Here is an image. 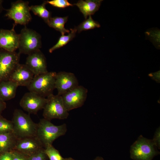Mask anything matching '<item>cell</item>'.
<instances>
[{
  "mask_svg": "<svg viewBox=\"0 0 160 160\" xmlns=\"http://www.w3.org/2000/svg\"><path fill=\"white\" fill-rule=\"evenodd\" d=\"M67 130L66 124L56 125L50 121L44 118L41 119L37 124L36 136L45 148L52 145L56 139L65 135Z\"/></svg>",
  "mask_w": 160,
  "mask_h": 160,
  "instance_id": "obj_1",
  "label": "cell"
},
{
  "mask_svg": "<svg viewBox=\"0 0 160 160\" xmlns=\"http://www.w3.org/2000/svg\"><path fill=\"white\" fill-rule=\"evenodd\" d=\"M13 131L18 139L36 136L37 124L34 122L29 114L16 109L12 120Z\"/></svg>",
  "mask_w": 160,
  "mask_h": 160,
  "instance_id": "obj_2",
  "label": "cell"
},
{
  "mask_svg": "<svg viewBox=\"0 0 160 160\" xmlns=\"http://www.w3.org/2000/svg\"><path fill=\"white\" fill-rule=\"evenodd\" d=\"M57 73L47 72L34 76L30 84L27 87L29 92L41 97H47L53 94L55 89V82Z\"/></svg>",
  "mask_w": 160,
  "mask_h": 160,
  "instance_id": "obj_3",
  "label": "cell"
},
{
  "mask_svg": "<svg viewBox=\"0 0 160 160\" xmlns=\"http://www.w3.org/2000/svg\"><path fill=\"white\" fill-rule=\"evenodd\" d=\"M152 140L140 135L131 146L130 157L134 160H152L159 154Z\"/></svg>",
  "mask_w": 160,
  "mask_h": 160,
  "instance_id": "obj_4",
  "label": "cell"
},
{
  "mask_svg": "<svg viewBox=\"0 0 160 160\" xmlns=\"http://www.w3.org/2000/svg\"><path fill=\"white\" fill-rule=\"evenodd\" d=\"M41 37L35 31L26 26L19 34V52L28 55L40 50L41 47Z\"/></svg>",
  "mask_w": 160,
  "mask_h": 160,
  "instance_id": "obj_5",
  "label": "cell"
},
{
  "mask_svg": "<svg viewBox=\"0 0 160 160\" xmlns=\"http://www.w3.org/2000/svg\"><path fill=\"white\" fill-rule=\"evenodd\" d=\"M43 108L44 118L50 121L53 119H64L69 116L64 105L61 96L51 94L47 97Z\"/></svg>",
  "mask_w": 160,
  "mask_h": 160,
  "instance_id": "obj_6",
  "label": "cell"
},
{
  "mask_svg": "<svg viewBox=\"0 0 160 160\" xmlns=\"http://www.w3.org/2000/svg\"><path fill=\"white\" fill-rule=\"evenodd\" d=\"M28 4V1L22 0L12 3L11 7L7 10L5 16L13 20L15 25H26L32 18Z\"/></svg>",
  "mask_w": 160,
  "mask_h": 160,
  "instance_id": "obj_7",
  "label": "cell"
},
{
  "mask_svg": "<svg viewBox=\"0 0 160 160\" xmlns=\"http://www.w3.org/2000/svg\"><path fill=\"white\" fill-rule=\"evenodd\" d=\"M20 54L0 49V82L9 80L19 64Z\"/></svg>",
  "mask_w": 160,
  "mask_h": 160,
  "instance_id": "obj_8",
  "label": "cell"
},
{
  "mask_svg": "<svg viewBox=\"0 0 160 160\" xmlns=\"http://www.w3.org/2000/svg\"><path fill=\"white\" fill-rule=\"evenodd\" d=\"M87 93V88L79 85L62 95L64 105L67 111L82 106L86 100Z\"/></svg>",
  "mask_w": 160,
  "mask_h": 160,
  "instance_id": "obj_9",
  "label": "cell"
},
{
  "mask_svg": "<svg viewBox=\"0 0 160 160\" xmlns=\"http://www.w3.org/2000/svg\"><path fill=\"white\" fill-rule=\"evenodd\" d=\"M47 100V98L29 92L24 94L20 102L21 107L29 113L36 114L43 109Z\"/></svg>",
  "mask_w": 160,
  "mask_h": 160,
  "instance_id": "obj_10",
  "label": "cell"
},
{
  "mask_svg": "<svg viewBox=\"0 0 160 160\" xmlns=\"http://www.w3.org/2000/svg\"><path fill=\"white\" fill-rule=\"evenodd\" d=\"M79 85L78 81L74 73L65 71L57 73L55 87L57 95L61 96Z\"/></svg>",
  "mask_w": 160,
  "mask_h": 160,
  "instance_id": "obj_11",
  "label": "cell"
},
{
  "mask_svg": "<svg viewBox=\"0 0 160 160\" xmlns=\"http://www.w3.org/2000/svg\"><path fill=\"white\" fill-rule=\"evenodd\" d=\"M44 148L39 140L34 136L18 139L13 150L29 156Z\"/></svg>",
  "mask_w": 160,
  "mask_h": 160,
  "instance_id": "obj_12",
  "label": "cell"
},
{
  "mask_svg": "<svg viewBox=\"0 0 160 160\" xmlns=\"http://www.w3.org/2000/svg\"><path fill=\"white\" fill-rule=\"evenodd\" d=\"M25 64L34 76L48 72L46 58L40 50L28 55Z\"/></svg>",
  "mask_w": 160,
  "mask_h": 160,
  "instance_id": "obj_13",
  "label": "cell"
},
{
  "mask_svg": "<svg viewBox=\"0 0 160 160\" xmlns=\"http://www.w3.org/2000/svg\"><path fill=\"white\" fill-rule=\"evenodd\" d=\"M15 25L10 30L0 29V49L10 52L18 49L19 34L14 30Z\"/></svg>",
  "mask_w": 160,
  "mask_h": 160,
  "instance_id": "obj_14",
  "label": "cell"
},
{
  "mask_svg": "<svg viewBox=\"0 0 160 160\" xmlns=\"http://www.w3.org/2000/svg\"><path fill=\"white\" fill-rule=\"evenodd\" d=\"M34 76L25 64H19L11 74L9 80L18 86L27 87Z\"/></svg>",
  "mask_w": 160,
  "mask_h": 160,
  "instance_id": "obj_15",
  "label": "cell"
},
{
  "mask_svg": "<svg viewBox=\"0 0 160 160\" xmlns=\"http://www.w3.org/2000/svg\"><path fill=\"white\" fill-rule=\"evenodd\" d=\"M102 0H80L74 5H76L83 14L85 19L97 11L101 5Z\"/></svg>",
  "mask_w": 160,
  "mask_h": 160,
  "instance_id": "obj_16",
  "label": "cell"
},
{
  "mask_svg": "<svg viewBox=\"0 0 160 160\" xmlns=\"http://www.w3.org/2000/svg\"><path fill=\"white\" fill-rule=\"evenodd\" d=\"M17 140L12 132L0 133V153L13 150Z\"/></svg>",
  "mask_w": 160,
  "mask_h": 160,
  "instance_id": "obj_17",
  "label": "cell"
},
{
  "mask_svg": "<svg viewBox=\"0 0 160 160\" xmlns=\"http://www.w3.org/2000/svg\"><path fill=\"white\" fill-rule=\"evenodd\" d=\"M18 86L9 80L0 82V98L5 101L14 98L15 96Z\"/></svg>",
  "mask_w": 160,
  "mask_h": 160,
  "instance_id": "obj_18",
  "label": "cell"
},
{
  "mask_svg": "<svg viewBox=\"0 0 160 160\" xmlns=\"http://www.w3.org/2000/svg\"><path fill=\"white\" fill-rule=\"evenodd\" d=\"M68 18V17H51L47 24L50 27L59 31L62 35H64L66 33H69L70 32L69 30L65 29L64 27Z\"/></svg>",
  "mask_w": 160,
  "mask_h": 160,
  "instance_id": "obj_19",
  "label": "cell"
},
{
  "mask_svg": "<svg viewBox=\"0 0 160 160\" xmlns=\"http://www.w3.org/2000/svg\"><path fill=\"white\" fill-rule=\"evenodd\" d=\"M47 4L46 1H44L40 5H32L30 8L34 14L42 18L47 23L51 17V13L46 8Z\"/></svg>",
  "mask_w": 160,
  "mask_h": 160,
  "instance_id": "obj_20",
  "label": "cell"
},
{
  "mask_svg": "<svg viewBox=\"0 0 160 160\" xmlns=\"http://www.w3.org/2000/svg\"><path fill=\"white\" fill-rule=\"evenodd\" d=\"M70 30L71 31L68 35H62L60 37L57 42L49 49L50 53H51L54 50L64 46L75 37L77 31L76 27Z\"/></svg>",
  "mask_w": 160,
  "mask_h": 160,
  "instance_id": "obj_21",
  "label": "cell"
},
{
  "mask_svg": "<svg viewBox=\"0 0 160 160\" xmlns=\"http://www.w3.org/2000/svg\"><path fill=\"white\" fill-rule=\"evenodd\" d=\"M86 19L77 27H76L78 32L100 27V24L94 20L91 16H89V17Z\"/></svg>",
  "mask_w": 160,
  "mask_h": 160,
  "instance_id": "obj_22",
  "label": "cell"
},
{
  "mask_svg": "<svg viewBox=\"0 0 160 160\" xmlns=\"http://www.w3.org/2000/svg\"><path fill=\"white\" fill-rule=\"evenodd\" d=\"M44 152L49 160H63L59 151L52 145L48 146L44 149Z\"/></svg>",
  "mask_w": 160,
  "mask_h": 160,
  "instance_id": "obj_23",
  "label": "cell"
},
{
  "mask_svg": "<svg viewBox=\"0 0 160 160\" xmlns=\"http://www.w3.org/2000/svg\"><path fill=\"white\" fill-rule=\"evenodd\" d=\"M12 131V121L7 120L0 114V133Z\"/></svg>",
  "mask_w": 160,
  "mask_h": 160,
  "instance_id": "obj_24",
  "label": "cell"
},
{
  "mask_svg": "<svg viewBox=\"0 0 160 160\" xmlns=\"http://www.w3.org/2000/svg\"><path fill=\"white\" fill-rule=\"evenodd\" d=\"M46 2L47 3L53 7L60 8L73 6L74 5L69 3L67 0H52L47 1Z\"/></svg>",
  "mask_w": 160,
  "mask_h": 160,
  "instance_id": "obj_25",
  "label": "cell"
},
{
  "mask_svg": "<svg viewBox=\"0 0 160 160\" xmlns=\"http://www.w3.org/2000/svg\"><path fill=\"white\" fill-rule=\"evenodd\" d=\"M44 150V149L28 156V160H46L47 156Z\"/></svg>",
  "mask_w": 160,
  "mask_h": 160,
  "instance_id": "obj_26",
  "label": "cell"
},
{
  "mask_svg": "<svg viewBox=\"0 0 160 160\" xmlns=\"http://www.w3.org/2000/svg\"><path fill=\"white\" fill-rule=\"evenodd\" d=\"M12 160H28V156L15 150L12 151Z\"/></svg>",
  "mask_w": 160,
  "mask_h": 160,
  "instance_id": "obj_27",
  "label": "cell"
},
{
  "mask_svg": "<svg viewBox=\"0 0 160 160\" xmlns=\"http://www.w3.org/2000/svg\"><path fill=\"white\" fill-rule=\"evenodd\" d=\"M160 128L159 127L156 130L153 138L152 140L158 149L160 148Z\"/></svg>",
  "mask_w": 160,
  "mask_h": 160,
  "instance_id": "obj_28",
  "label": "cell"
},
{
  "mask_svg": "<svg viewBox=\"0 0 160 160\" xmlns=\"http://www.w3.org/2000/svg\"><path fill=\"white\" fill-rule=\"evenodd\" d=\"M0 160H12V151L0 153Z\"/></svg>",
  "mask_w": 160,
  "mask_h": 160,
  "instance_id": "obj_29",
  "label": "cell"
},
{
  "mask_svg": "<svg viewBox=\"0 0 160 160\" xmlns=\"http://www.w3.org/2000/svg\"><path fill=\"white\" fill-rule=\"evenodd\" d=\"M6 108V104L5 101L0 98V114Z\"/></svg>",
  "mask_w": 160,
  "mask_h": 160,
  "instance_id": "obj_30",
  "label": "cell"
},
{
  "mask_svg": "<svg viewBox=\"0 0 160 160\" xmlns=\"http://www.w3.org/2000/svg\"><path fill=\"white\" fill-rule=\"evenodd\" d=\"M3 2V0H0V13H1L4 9L2 6Z\"/></svg>",
  "mask_w": 160,
  "mask_h": 160,
  "instance_id": "obj_31",
  "label": "cell"
},
{
  "mask_svg": "<svg viewBox=\"0 0 160 160\" xmlns=\"http://www.w3.org/2000/svg\"><path fill=\"white\" fill-rule=\"evenodd\" d=\"M94 160H104V159L101 157L98 156L96 157Z\"/></svg>",
  "mask_w": 160,
  "mask_h": 160,
  "instance_id": "obj_32",
  "label": "cell"
},
{
  "mask_svg": "<svg viewBox=\"0 0 160 160\" xmlns=\"http://www.w3.org/2000/svg\"><path fill=\"white\" fill-rule=\"evenodd\" d=\"M63 160H76L71 158L69 157L67 158H64Z\"/></svg>",
  "mask_w": 160,
  "mask_h": 160,
  "instance_id": "obj_33",
  "label": "cell"
}]
</instances>
